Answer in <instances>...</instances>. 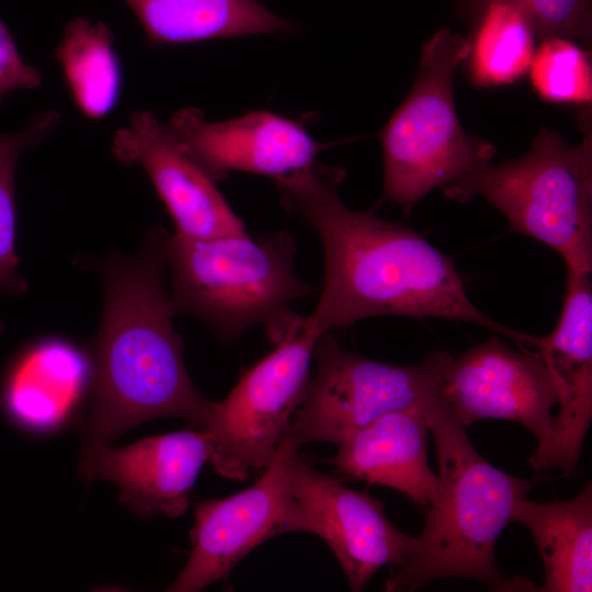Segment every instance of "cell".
<instances>
[{"label": "cell", "instance_id": "11", "mask_svg": "<svg viewBox=\"0 0 592 592\" xmlns=\"http://www.w3.org/2000/svg\"><path fill=\"white\" fill-rule=\"evenodd\" d=\"M190 532L192 551L171 592H197L226 580L237 563L269 538L297 532L296 503L286 470V447L277 449L251 487L200 501Z\"/></svg>", "mask_w": 592, "mask_h": 592}, {"label": "cell", "instance_id": "14", "mask_svg": "<svg viewBox=\"0 0 592 592\" xmlns=\"http://www.w3.org/2000/svg\"><path fill=\"white\" fill-rule=\"evenodd\" d=\"M203 430H184L145 437L121 448L87 442L78 476L114 483L122 503L140 517H177L190 505L191 490L209 460Z\"/></svg>", "mask_w": 592, "mask_h": 592}, {"label": "cell", "instance_id": "1", "mask_svg": "<svg viewBox=\"0 0 592 592\" xmlns=\"http://www.w3.org/2000/svg\"><path fill=\"white\" fill-rule=\"evenodd\" d=\"M345 171L310 166L275 179L283 206L320 238L321 294L304 326L322 335L376 316L435 317L478 325L524 346L533 334L493 320L470 300L448 255L411 227L340 197Z\"/></svg>", "mask_w": 592, "mask_h": 592}, {"label": "cell", "instance_id": "4", "mask_svg": "<svg viewBox=\"0 0 592 592\" xmlns=\"http://www.w3.org/2000/svg\"><path fill=\"white\" fill-rule=\"evenodd\" d=\"M175 315L193 316L225 343L262 326L277 345L303 327L292 305L317 293L295 272L296 243L287 231L193 239L163 229Z\"/></svg>", "mask_w": 592, "mask_h": 592}, {"label": "cell", "instance_id": "15", "mask_svg": "<svg viewBox=\"0 0 592 592\" xmlns=\"http://www.w3.org/2000/svg\"><path fill=\"white\" fill-rule=\"evenodd\" d=\"M112 152L119 163L145 170L175 234L193 239L248 234L215 182L172 143L153 113L133 112L116 130Z\"/></svg>", "mask_w": 592, "mask_h": 592}, {"label": "cell", "instance_id": "17", "mask_svg": "<svg viewBox=\"0 0 592 592\" xmlns=\"http://www.w3.org/2000/svg\"><path fill=\"white\" fill-rule=\"evenodd\" d=\"M524 524L538 548L545 580L537 591L592 590V485L568 500L535 502L521 499L512 522Z\"/></svg>", "mask_w": 592, "mask_h": 592}, {"label": "cell", "instance_id": "18", "mask_svg": "<svg viewBox=\"0 0 592 592\" xmlns=\"http://www.w3.org/2000/svg\"><path fill=\"white\" fill-rule=\"evenodd\" d=\"M151 45L288 33L289 21L258 0H125Z\"/></svg>", "mask_w": 592, "mask_h": 592}, {"label": "cell", "instance_id": "7", "mask_svg": "<svg viewBox=\"0 0 592 592\" xmlns=\"http://www.w3.org/2000/svg\"><path fill=\"white\" fill-rule=\"evenodd\" d=\"M447 352L421 364L382 363L348 351L327 332L312 352L317 368L280 443L298 449L310 442L340 444L378 417L431 401L439 395Z\"/></svg>", "mask_w": 592, "mask_h": 592}, {"label": "cell", "instance_id": "25", "mask_svg": "<svg viewBox=\"0 0 592 592\" xmlns=\"http://www.w3.org/2000/svg\"><path fill=\"white\" fill-rule=\"evenodd\" d=\"M3 330H4V326H3L2 320L0 319V333L3 332Z\"/></svg>", "mask_w": 592, "mask_h": 592}, {"label": "cell", "instance_id": "24", "mask_svg": "<svg viewBox=\"0 0 592 592\" xmlns=\"http://www.w3.org/2000/svg\"><path fill=\"white\" fill-rule=\"evenodd\" d=\"M41 83V72L23 59L14 37L0 19V106L11 92L35 89Z\"/></svg>", "mask_w": 592, "mask_h": 592}, {"label": "cell", "instance_id": "12", "mask_svg": "<svg viewBox=\"0 0 592 592\" xmlns=\"http://www.w3.org/2000/svg\"><path fill=\"white\" fill-rule=\"evenodd\" d=\"M163 129L215 183L232 171L275 180L310 166L322 149L303 125L263 111L208 122L201 110L185 107L173 113Z\"/></svg>", "mask_w": 592, "mask_h": 592}, {"label": "cell", "instance_id": "9", "mask_svg": "<svg viewBox=\"0 0 592 592\" xmlns=\"http://www.w3.org/2000/svg\"><path fill=\"white\" fill-rule=\"evenodd\" d=\"M439 395L464 428L485 419L513 421L536 437V446L554 429L558 395L545 360L536 350H515L497 335L456 356L448 354Z\"/></svg>", "mask_w": 592, "mask_h": 592}, {"label": "cell", "instance_id": "16", "mask_svg": "<svg viewBox=\"0 0 592 592\" xmlns=\"http://www.w3.org/2000/svg\"><path fill=\"white\" fill-rule=\"evenodd\" d=\"M429 402L378 417L338 444L327 462L351 478L395 489L424 512L439 487L428 462Z\"/></svg>", "mask_w": 592, "mask_h": 592}, {"label": "cell", "instance_id": "20", "mask_svg": "<svg viewBox=\"0 0 592 592\" xmlns=\"http://www.w3.org/2000/svg\"><path fill=\"white\" fill-rule=\"evenodd\" d=\"M534 29L525 10L510 1L485 4L469 49V69L475 83H511L528 69L535 53Z\"/></svg>", "mask_w": 592, "mask_h": 592}, {"label": "cell", "instance_id": "21", "mask_svg": "<svg viewBox=\"0 0 592 592\" xmlns=\"http://www.w3.org/2000/svg\"><path fill=\"white\" fill-rule=\"evenodd\" d=\"M60 114L36 113L20 130L0 134V294L22 296L27 284L16 254L15 168L21 155L44 143L58 127Z\"/></svg>", "mask_w": 592, "mask_h": 592}, {"label": "cell", "instance_id": "8", "mask_svg": "<svg viewBox=\"0 0 592 592\" xmlns=\"http://www.w3.org/2000/svg\"><path fill=\"white\" fill-rule=\"evenodd\" d=\"M320 337L303 322L246 371L225 399L213 402L201 430L209 443L208 462L220 476L243 480L273 458L301 401Z\"/></svg>", "mask_w": 592, "mask_h": 592}, {"label": "cell", "instance_id": "13", "mask_svg": "<svg viewBox=\"0 0 592 592\" xmlns=\"http://www.w3.org/2000/svg\"><path fill=\"white\" fill-rule=\"evenodd\" d=\"M527 349V348H526ZM545 360L556 385L559 410L547 442L528 457L534 470L572 473L592 419L591 272L567 269L562 308L554 330L531 348Z\"/></svg>", "mask_w": 592, "mask_h": 592}, {"label": "cell", "instance_id": "3", "mask_svg": "<svg viewBox=\"0 0 592 592\" xmlns=\"http://www.w3.org/2000/svg\"><path fill=\"white\" fill-rule=\"evenodd\" d=\"M425 415L439 464L437 492L424 511L421 534L389 567L385 590L411 592L436 579L465 578L499 592L536 591L527 578L499 571L494 547L515 504L543 479L519 478L488 463L440 395Z\"/></svg>", "mask_w": 592, "mask_h": 592}, {"label": "cell", "instance_id": "23", "mask_svg": "<svg viewBox=\"0 0 592 592\" xmlns=\"http://www.w3.org/2000/svg\"><path fill=\"white\" fill-rule=\"evenodd\" d=\"M535 35L578 37L587 33L589 0H522Z\"/></svg>", "mask_w": 592, "mask_h": 592}, {"label": "cell", "instance_id": "22", "mask_svg": "<svg viewBox=\"0 0 592 592\" xmlns=\"http://www.w3.org/2000/svg\"><path fill=\"white\" fill-rule=\"evenodd\" d=\"M528 70L534 89L546 100L570 103H590L592 100L589 57L567 38L543 39Z\"/></svg>", "mask_w": 592, "mask_h": 592}, {"label": "cell", "instance_id": "19", "mask_svg": "<svg viewBox=\"0 0 592 592\" xmlns=\"http://www.w3.org/2000/svg\"><path fill=\"white\" fill-rule=\"evenodd\" d=\"M114 39L104 23L76 18L55 49L69 94L88 119L105 117L119 100L123 75Z\"/></svg>", "mask_w": 592, "mask_h": 592}, {"label": "cell", "instance_id": "5", "mask_svg": "<svg viewBox=\"0 0 592 592\" xmlns=\"http://www.w3.org/2000/svg\"><path fill=\"white\" fill-rule=\"evenodd\" d=\"M449 200L482 197L512 230L555 250L566 267L592 272V135L568 145L542 128L521 158L471 171L442 190Z\"/></svg>", "mask_w": 592, "mask_h": 592}, {"label": "cell", "instance_id": "10", "mask_svg": "<svg viewBox=\"0 0 592 592\" xmlns=\"http://www.w3.org/2000/svg\"><path fill=\"white\" fill-rule=\"evenodd\" d=\"M286 470L296 503L297 532L311 533L335 555L352 591H362L384 566L409 553L414 537L398 530L384 503L305 464L287 444Z\"/></svg>", "mask_w": 592, "mask_h": 592}, {"label": "cell", "instance_id": "6", "mask_svg": "<svg viewBox=\"0 0 592 592\" xmlns=\"http://www.w3.org/2000/svg\"><path fill=\"white\" fill-rule=\"evenodd\" d=\"M470 44L442 30L423 46L414 86L382 134V201L409 213L435 187L490 163L491 144L467 135L453 100L456 68L468 58Z\"/></svg>", "mask_w": 592, "mask_h": 592}, {"label": "cell", "instance_id": "2", "mask_svg": "<svg viewBox=\"0 0 592 592\" xmlns=\"http://www.w3.org/2000/svg\"><path fill=\"white\" fill-rule=\"evenodd\" d=\"M162 231L152 227L138 252H113L100 263L104 306L92 350L87 442L110 444L141 422L170 417L201 430L209 417L213 401L195 388L173 326Z\"/></svg>", "mask_w": 592, "mask_h": 592}]
</instances>
